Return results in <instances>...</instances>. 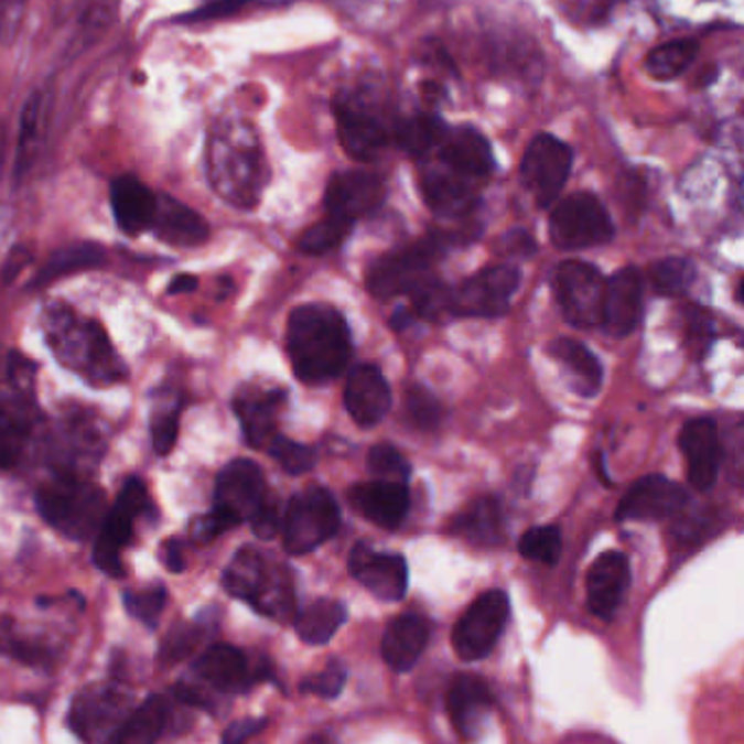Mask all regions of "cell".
Here are the masks:
<instances>
[{
    "label": "cell",
    "mask_w": 744,
    "mask_h": 744,
    "mask_svg": "<svg viewBox=\"0 0 744 744\" xmlns=\"http://www.w3.org/2000/svg\"><path fill=\"white\" fill-rule=\"evenodd\" d=\"M425 204L441 216L467 214L476 193L494 171V153L487 138L474 127H445L436 147L420 160Z\"/></svg>",
    "instance_id": "1"
},
{
    "label": "cell",
    "mask_w": 744,
    "mask_h": 744,
    "mask_svg": "<svg viewBox=\"0 0 744 744\" xmlns=\"http://www.w3.org/2000/svg\"><path fill=\"white\" fill-rule=\"evenodd\" d=\"M287 349L302 382H330L343 374L352 358L347 321L325 304L300 306L289 317Z\"/></svg>",
    "instance_id": "2"
},
{
    "label": "cell",
    "mask_w": 744,
    "mask_h": 744,
    "mask_svg": "<svg viewBox=\"0 0 744 744\" xmlns=\"http://www.w3.org/2000/svg\"><path fill=\"white\" fill-rule=\"evenodd\" d=\"M44 334L60 363L95 387H109L127 376V367L97 321L79 320L73 311L51 309Z\"/></svg>",
    "instance_id": "3"
},
{
    "label": "cell",
    "mask_w": 744,
    "mask_h": 744,
    "mask_svg": "<svg viewBox=\"0 0 744 744\" xmlns=\"http://www.w3.org/2000/svg\"><path fill=\"white\" fill-rule=\"evenodd\" d=\"M208 173L218 197L249 211L265 186V158L256 131L245 122L218 125L208 144Z\"/></svg>",
    "instance_id": "4"
},
{
    "label": "cell",
    "mask_w": 744,
    "mask_h": 744,
    "mask_svg": "<svg viewBox=\"0 0 744 744\" xmlns=\"http://www.w3.org/2000/svg\"><path fill=\"white\" fill-rule=\"evenodd\" d=\"M223 587L229 596L245 601L271 621L287 623L295 616L291 570L254 546L240 548L227 563L223 572Z\"/></svg>",
    "instance_id": "5"
},
{
    "label": "cell",
    "mask_w": 744,
    "mask_h": 744,
    "mask_svg": "<svg viewBox=\"0 0 744 744\" xmlns=\"http://www.w3.org/2000/svg\"><path fill=\"white\" fill-rule=\"evenodd\" d=\"M35 507L55 531L82 541L99 531L107 500L104 489L86 476L57 474L35 494Z\"/></svg>",
    "instance_id": "6"
},
{
    "label": "cell",
    "mask_w": 744,
    "mask_h": 744,
    "mask_svg": "<svg viewBox=\"0 0 744 744\" xmlns=\"http://www.w3.org/2000/svg\"><path fill=\"white\" fill-rule=\"evenodd\" d=\"M151 511L153 503L144 481L138 476H129L122 483L116 503L107 509L95 541L93 559L107 576L118 579L125 574L120 552L133 541L136 522L149 516Z\"/></svg>",
    "instance_id": "7"
},
{
    "label": "cell",
    "mask_w": 744,
    "mask_h": 744,
    "mask_svg": "<svg viewBox=\"0 0 744 744\" xmlns=\"http://www.w3.org/2000/svg\"><path fill=\"white\" fill-rule=\"evenodd\" d=\"M548 229L552 245L563 251L592 249L614 238L612 216L592 193H574L561 200L550 214Z\"/></svg>",
    "instance_id": "8"
},
{
    "label": "cell",
    "mask_w": 744,
    "mask_h": 744,
    "mask_svg": "<svg viewBox=\"0 0 744 744\" xmlns=\"http://www.w3.org/2000/svg\"><path fill=\"white\" fill-rule=\"evenodd\" d=\"M341 527V511L334 496L323 487H309L295 494L287 507L282 532L291 554H309Z\"/></svg>",
    "instance_id": "9"
},
{
    "label": "cell",
    "mask_w": 744,
    "mask_h": 744,
    "mask_svg": "<svg viewBox=\"0 0 744 744\" xmlns=\"http://www.w3.org/2000/svg\"><path fill=\"white\" fill-rule=\"evenodd\" d=\"M552 284L565 321L581 330L601 325L605 278L594 265L565 260L557 267Z\"/></svg>",
    "instance_id": "10"
},
{
    "label": "cell",
    "mask_w": 744,
    "mask_h": 744,
    "mask_svg": "<svg viewBox=\"0 0 744 744\" xmlns=\"http://www.w3.org/2000/svg\"><path fill=\"white\" fill-rule=\"evenodd\" d=\"M572 171V149L550 133H537L529 142L522 164L520 180L539 208L552 206Z\"/></svg>",
    "instance_id": "11"
},
{
    "label": "cell",
    "mask_w": 744,
    "mask_h": 744,
    "mask_svg": "<svg viewBox=\"0 0 744 744\" xmlns=\"http://www.w3.org/2000/svg\"><path fill=\"white\" fill-rule=\"evenodd\" d=\"M520 282L522 276L511 265L487 267L450 291V313L456 317H498L507 313Z\"/></svg>",
    "instance_id": "12"
},
{
    "label": "cell",
    "mask_w": 744,
    "mask_h": 744,
    "mask_svg": "<svg viewBox=\"0 0 744 744\" xmlns=\"http://www.w3.org/2000/svg\"><path fill=\"white\" fill-rule=\"evenodd\" d=\"M131 708V697L114 683H95L82 690L68 712V727L86 743H111Z\"/></svg>",
    "instance_id": "13"
},
{
    "label": "cell",
    "mask_w": 744,
    "mask_h": 744,
    "mask_svg": "<svg viewBox=\"0 0 744 744\" xmlns=\"http://www.w3.org/2000/svg\"><path fill=\"white\" fill-rule=\"evenodd\" d=\"M441 249L443 242L439 238H425L409 249L387 254L369 269L367 287L371 295L378 300L409 295L428 280V271L439 258Z\"/></svg>",
    "instance_id": "14"
},
{
    "label": "cell",
    "mask_w": 744,
    "mask_h": 744,
    "mask_svg": "<svg viewBox=\"0 0 744 744\" xmlns=\"http://www.w3.org/2000/svg\"><path fill=\"white\" fill-rule=\"evenodd\" d=\"M509 621V596L489 590L478 596L454 627L452 644L461 659L476 661L492 653Z\"/></svg>",
    "instance_id": "15"
},
{
    "label": "cell",
    "mask_w": 744,
    "mask_h": 744,
    "mask_svg": "<svg viewBox=\"0 0 744 744\" xmlns=\"http://www.w3.org/2000/svg\"><path fill=\"white\" fill-rule=\"evenodd\" d=\"M387 200L385 180L376 173L352 169L334 173L325 188V211L330 216L343 218L347 223H356L376 213Z\"/></svg>",
    "instance_id": "16"
},
{
    "label": "cell",
    "mask_w": 744,
    "mask_h": 744,
    "mask_svg": "<svg viewBox=\"0 0 744 744\" xmlns=\"http://www.w3.org/2000/svg\"><path fill=\"white\" fill-rule=\"evenodd\" d=\"M195 675L223 694H242L249 692L256 683L269 677L267 666L251 664L249 657L229 644H214L206 648L193 664Z\"/></svg>",
    "instance_id": "17"
},
{
    "label": "cell",
    "mask_w": 744,
    "mask_h": 744,
    "mask_svg": "<svg viewBox=\"0 0 744 744\" xmlns=\"http://www.w3.org/2000/svg\"><path fill=\"white\" fill-rule=\"evenodd\" d=\"M688 492L661 474L636 481L616 509L621 522H659L688 507Z\"/></svg>",
    "instance_id": "18"
},
{
    "label": "cell",
    "mask_w": 744,
    "mask_h": 744,
    "mask_svg": "<svg viewBox=\"0 0 744 744\" xmlns=\"http://www.w3.org/2000/svg\"><path fill=\"white\" fill-rule=\"evenodd\" d=\"M267 496L265 474L249 459L229 461L216 476L214 507L227 514L236 525H242Z\"/></svg>",
    "instance_id": "19"
},
{
    "label": "cell",
    "mask_w": 744,
    "mask_h": 744,
    "mask_svg": "<svg viewBox=\"0 0 744 744\" xmlns=\"http://www.w3.org/2000/svg\"><path fill=\"white\" fill-rule=\"evenodd\" d=\"M349 574L380 601H400L409 587V565L402 554L376 552L356 543L349 554Z\"/></svg>",
    "instance_id": "20"
},
{
    "label": "cell",
    "mask_w": 744,
    "mask_h": 744,
    "mask_svg": "<svg viewBox=\"0 0 744 744\" xmlns=\"http://www.w3.org/2000/svg\"><path fill=\"white\" fill-rule=\"evenodd\" d=\"M688 465V481L697 492H710L719 478L723 448L719 425L710 418H697L683 425L679 436Z\"/></svg>",
    "instance_id": "21"
},
{
    "label": "cell",
    "mask_w": 744,
    "mask_h": 744,
    "mask_svg": "<svg viewBox=\"0 0 744 744\" xmlns=\"http://www.w3.org/2000/svg\"><path fill=\"white\" fill-rule=\"evenodd\" d=\"M334 116L341 144L354 160L371 162L389 144V129L367 107L343 99L334 104Z\"/></svg>",
    "instance_id": "22"
},
{
    "label": "cell",
    "mask_w": 744,
    "mask_h": 744,
    "mask_svg": "<svg viewBox=\"0 0 744 744\" xmlns=\"http://www.w3.org/2000/svg\"><path fill=\"white\" fill-rule=\"evenodd\" d=\"M349 503L371 525L393 531L409 514L411 494L407 483L376 478L371 483H358L349 489Z\"/></svg>",
    "instance_id": "23"
},
{
    "label": "cell",
    "mask_w": 744,
    "mask_h": 744,
    "mask_svg": "<svg viewBox=\"0 0 744 744\" xmlns=\"http://www.w3.org/2000/svg\"><path fill=\"white\" fill-rule=\"evenodd\" d=\"M632 570L625 552H603L587 572V607L596 618L610 621L629 587Z\"/></svg>",
    "instance_id": "24"
},
{
    "label": "cell",
    "mask_w": 744,
    "mask_h": 744,
    "mask_svg": "<svg viewBox=\"0 0 744 744\" xmlns=\"http://www.w3.org/2000/svg\"><path fill=\"white\" fill-rule=\"evenodd\" d=\"M641 273L636 267L616 271L605 280L601 325L616 338L629 336L641 320Z\"/></svg>",
    "instance_id": "25"
},
{
    "label": "cell",
    "mask_w": 744,
    "mask_h": 744,
    "mask_svg": "<svg viewBox=\"0 0 744 744\" xmlns=\"http://www.w3.org/2000/svg\"><path fill=\"white\" fill-rule=\"evenodd\" d=\"M345 409L363 428L382 422L391 409V389L376 365H358L345 385Z\"/></svg>",
    "instance_id": "26"
},
{
    "label": "cell",
    "mask_w": 744,
    "mask_h": 744,
    "mask_svg": "<svg viewBox=\"0 0 744 744\" xmlns=\"http://www.w3.org/2000/svg\"><path fill=\"white\" fill-rule=\"evenodd\" d=\"M284 400L287 396L280 389L245 387L236 393L234 413L240 422L245 441L251 448H267V443L276 436L278 413Z\"/></svg>",
    "instance_id": "27"
},
{
    "label": "cell",
    "mask_w": 744,
    "mask_h": 744,
    "mask_svg": "<svg viewBox=\"0 0 744 744\" xmlns=\"http://www.w3.org/2000/svg\"><path fill=\"white\" fill-rule=\"evenodd\" d=\"M445 705L454 727L463 736L474 738L476 732L483 727V721L494 710V694L481 677L456 675L448 688Z\"/></svg>",
    "instance_id": "28"
},
{
    "label": "cell",
    "mask_w": 744,
    "mask_h": 744,
    "mask_svg": "<svg viewBox=\"0 0 744 744\" xmlns=\"http://www.w3.org/2000/svg\"><path fill=\"white\" fill-rule=\"evenodd\" d=\"M109 202L114 218L125 234L138 236L151 229L158 208V195L133 175H120L111 182Z\"/></svg>",
    "instance_id": "29"
},
{
    "label": "cell",
    "mask_w": 744,
    "mask_h": 744,
    "mask_svg": "<svg viewBox=\"0 0 744 744\" xmlns=\"http://www.w3.org/2000/svg\"><path fill=\"white\" fill-rule=\"evenodd\" d=\"M151 229L160 240L175 247H197L211 236V227L202 214L191 211L169 195L158 197Z\"/></svg>",
    "instance_id": "30"
},
{
    "label": "cell",
    "mask_w": 744,
    "mask_h": 744,
    "mask_svg": "<svg viewBox=\"0 0 744 744\" xmlns=\"http://www.w3.org/2000/svg\"><path fill=\"white\" fill-rule=\"evenodd\" d=\"M430 638L428 621L420 614H402L393 618L382 638V657L398 670L409 672L424 653Z\"/></svg>",
    "instance_id": "31"
},
{
    "label": "cell",
    "mask_w": 744,
    "mask_h": 744,
    "mask_svg": "<svg viewBox=\"0 0 744 744\" xmlns=\"http://www.w3.org/2000/svg\"><path fill=\"white\" fill-rule=\"evenodd\" d=\"M173 725V699L151 694L138 710L129 712L122 725L111 736V743L149 744L166 736Z\"/></svg>",
    "instance_id": "32"
},
{
    "label": "cell",
    "mask_w": 744,
    "mask_h": 744,
    "mask_svg": "<svg viewBox=\"0 0 744 744\" xmlns=\"http://www.w3.org/2000/svg\"><path fill=\"white\" fill-rule=\"evenodd\" d=\"M548 354L570 376V389L583 398H594L603 387V367L599 358L574 338H557L548 345Z\"/></svg>",
    "instance_id": "33"
},
{
    "label": "cell",
    "mask_w": 744,
    "mask_h": 744,
    "mask_svg": "<svg viewBox=\"0 0 744 744\" xmlns=\"http://www.w3.org/2000/svg\"><path fill=\"white\" fill-rule=\"evenodd\" d=\"M452 531L463 535L476 546H498L505 539L503 507L496 498L485 496L470 505L452 525Z\"/></svg>",
    "instance_id": "34"
},
{
    "label": "cell",
    "mask_w": 744,
    "mask_h": 744,
    "mask_svg": "<svg viewBox=\"0 0 744 744\" xmlns=\"http://www.w3.org/2000/svg\"><path fill=\"white\" fill-rule=\"evenodd\" d=\"M104 260H106V251L95 242L68 245L48 258V262L33 278L31 287H46L64 276L86 271V269H97L104 265Z\"/></svg>",
    "instance_id": "35"
},
{
    "label": "cell",
    "mask_w": 744,
    "mask_h": 744,
    "mask_svg": "<svg viewBox=\"0 0 744 744\" xmlns=\"http://www.w3.org/2000/svg\"><path fill=\"white\" fill-rule=\"evenodd\" d=\"M347 621V607L334 599H317L295 618V632L306 644L320 646L341 629Z\"/></svg>",
    "instance_id": "36"
},
{
    "label": "cell",
    "mask_w": 744,
    "mask_h": 744,
    "mask_svg": "<svg viewBox=\"0 0 744 744\" xmlns=\"http://www.w3.org/2000/svg\"><path fill=\"white\" fill-rule=\"evenodd\" d=\"M445 122L432 114H418L402 120L393 133L400 149H405L411 158L422 160L430 153L445 131Z\"/></svg>",
    "instance_id": "37"
},
{
    "label": "cell",
    "mask_w": 744,
    "mask_h": 744,
    "mask_svg": "<svg viewBox=\"0 0 744 744\" xmlns=\"http://www.w3.org/2000/svg\"><path fill=\"white\" fill-rule=\"evenodd\" d=\"M699 44L694 40H677L653 48L646 57V71L659 82H670L681 77L688 66L694 62Z\"/></svg>",
    "instance_id": "38"
},
{
    "label": "cell",
    "mask_w": 744,
    "mask_h": 744,
    "mask_svg": "<svg viewBox=\"0 0 744 744\" xmlns=\"http://www.w3.org/2000/svg\"><path fill=\"white\" fill-rule=\"evenodd\" d=\"M44 131V97L40 93H33L31 99L24 104L20 116V136H18V158H15V173L24 175V171L31 166L37 147L42 142Z\"/></svg>",
    "instance_id": "39"
},
{
    "label": "cell",
    "mask_w": 744,
    "mask_h": 744,
    "mask_svg": "<svg viewBox=\"0 0 744 744\" xmlns=\"http://www.w3.org/2000/svg\"><path fill=\"white\" fill-rule=\"evenodd\" d=\"M697 278V267L688 258H664L650 267V282L659 295H683Z\"/></svg>",
    "instance_id": "40"
},
{
    "label": "cell",
    "mask_w": 744,
    "mask_h": 744,
    "mask_svg": "<svg viewBox=\"0 0 744 744\" xmlns=\"http://www.w3.org/2000/svg\"><path fill=\"white\" fill-rule=\"evenodd\" d=\"M166 599H169V592H166L164 583H153L151 587H144V590L122 592L125 612L149 629L158 627L160 616L166 607Z\"/></svg>",
    "instance_id": "41"
},
{
    "label": "cell",
    "mask_w": 744,
    "mask_h": 744,
    "mask_svg": "<svg viewBox=\"0 0 744 744\" xmlns=\"http://www.w3.org/2000/svg\"><path fill=\"white\" fill-rule=\"evenodd\" d=\"M352 229V223L343 220V218H336V216H325L320 223L311 225L302 238H300V249L304 254H311V256H321V254H327L332 249H336L345 236L349 234Z\"/></svg>",
    "instance_id": "42"
},
{
    "label": "cell",
    "mask_w": 744,
    "mask_h": 744,
    "mask_svg": "<svg viewBox=\"0 0 744 744\" xmlns=\"http://www.w3.org/2000/svg\"><path fill=\"white\" fill-rule=\"evenodd\" d=\"M267 450L282 465V470L287 474H293V476L311 472L315 467V463H317L315 448L298 443V441H293L289 436H282V434H276L267 443Z\"/></svg>",
    "instance_id": "43"
},
{
    "label": "cell",
    "mask_w": 744,
    "mask_h": 744,
    "mask_svg": "<svg viewBox=\"0 0 744 744\" xmlns=\"http://www.w3.org/2000/svg\"><path fill=\"white\" fill-rule=\"evenodd\" d=\"M0 653L18 659L20 664L33 666V668H44L53 661V653L44 644L31 641V638H24V636L15 634L9 625V621H4V625H0Z\"/></svg>",
    "instance_id": "44"
},
{
    "label": "cell",
    "mask_w": 744,
    "mask_h": 744,
    "mask_svg": "<svg viewBox=\"0 0 744 744\" xmlns=\"http://www.w3.org/2000/svg\"><path fill=\"white\" fill-rule=\"evenodd\" d=\"M204 629L200 623H182V625H175L166 638L162 641L160 650H158V661L162 666H171V664H177L182 659H186L188 655L195 653V648L202 644L204 639Z\"/></svg>",
    "instance_id": "45"
},
{
    "label": "cell",
    "mask_w": 744,
    "mask_h": 744,
    "mask_svg": "<svg viewBox=\"0 0 744 744\" xmlns=\"http://www.w3.org/2000/svg\"><path fill=\"white\" fill-rule=\"evenodd\" d=\"M518 548L525 559L554 565L561 557V532L557 527H535L522 535Z\"/></svg>",
    "instance_id": "46"
},
{
    "label": "cell",
    "mask_w": 744,
    "mask_h": 744,
    "mask_svg": "<svg viewBox=\"0 0 744 744\" xmlns=\"http://www.w3.org/2000/svg\"><path fill=\"white\" fill-rule=\"evenodd\" d=\"M367 465L369 472L376 478L382 481H400L407 483L411 476V465L409 461L402 456V452L398 448H393L391 443H378L369 450L367 456Z\"/></svg>",
    "instance_id": "47"
},
{
    "label": "cell",
    "mask_w": 744,
    "mask_h": 744,
    "mask_svg": "<svg viewBox=\"0 0 744 744\" xmlns=\"http://www.w3.org/2000/svg\"><path fill=\"white\" fill-rule=\"evenodd\" d=\"M180 436V407H162L151 416V439L160 456L171 454Z\"/></svg>",
    "instance_id": "48"
},
{
    "label": "cell",
    "mask_w": 744,
    "mask_h": 744,
    "mask_svg": "<svg viewBox=\"0 0 744 744\" xmlns=\"http://www.w3.org/2000/svg\"><path fill=\"white\" fill-rule=\"evenodd\" d=\"M407 418L416 428L430 430L441 420V405L424 387H411L407 391Z\"/></svg>",
    "instance_id": "49"
},
{
    "label": "cell",
    "mask_w": 744,
    "mask_h": 744,
    "mask_svg": "<svg viewBox=\"0 0 744 744\" xmlns=\"http://www.w3.org/2000/svg\"><path fill=\"white\" fill-rule=\"evenodd\" d=\"M345 679H347L345 668L338 661H330L323 672L302 681V690L323 697V699H334L341 694Z\"/></svg>",
    "instance_id": "50"
},
{
    "label": "cell",
    "mask_w": 744,
    "mask_h": 744,
    "mask_svg": "<svg viewBox=\"0 0 744 744\" xmlns=\"http://www.w3.org/2000/svg\"><path fill=\"white\" fill-rule=\"evenodd\" d=\"M251 522V529L262 537V539H271L276 537V532L280 531L282 527V518H280V507H278V500L271 498L269 494L262 498V503L258 505V509L251 514L249 518Z\"/></svg>",
    "instance_id": "51"
},
{
    "label": "cell",
    "mask_w": 744,
    "mask_h": 744,
    "mask_svg": "<svg viewBox=\"0 0 744 744\" xmlns=\"http://www.w3.org/2000/svg\"><path fill=\"white\" fill-rule=\"evenodd\" d=\"M267 727V719H242L231 723L225 734H223V743L238 744L254 738L256 734H260Z\"/></svg>",
    "instance_id": "52"
},
{
    "label": "cell",
    "mask_w": 744,
    "mask_h": 744,
    "mask_svg": "<svg viewBox=\"0 0 744 744\" xmlns=\"http://www.w3.org/2000/svg\"><path fill=\"white\" fill-rule=\"evenodd\" d=\"M247 0H208L202 9L193 11L188 20H213V18H225L236 13L240 7H245Z\"/></svg>",
    "instance_id": "53"
},
{
    "label": "cell",
    "mask_w": 744,
    "mask_h": 744,
    "mask_svg": "<svg viewBox=\"0 0 744 744\" xmlns=\"http://www.w3.org/2000/svg\"><path fill=\"white\" fill-rule=\"evenodd\" d=\"M162 563L166 565L169 572H184L186 568V554H184V543L177 537H171L162 543Z\"/></svg>",
    "instance_id": "54"
},
{
    "label": "cell",
    "mask_w": 744,
    "mask_h": 744,
    "mask_svg": "<svg viewBox=\"0 0 744 744\" xmlns=\"http://www.w3.org/2000/svg\"><path fill=\"white\" fill-rule=\"evenodd\" d=\"M26 441L9 434H0V470H11L24 450Z\"/></svg>",
    "instance_id": "55"
},
{
    "label": "cell",
    "mask_w": 744,
    "mask_h": 744,
    "mask_svg": "<svg viewBox=\"0 0 744 744\" xmlns=\"http://www.w3.org/2000/svg\"><path fill=\"white\" fill-rule=\"evenodd\" d=\"M505 251L511 254V256H525L527 258V256H531L532 251H535V245H532L529 234L514 231L505 240Z\"/></svg>",
    "instance_id": "56"
},
{
    "label": "cell",
    "mask_w": 744,
    "mask_h": 744,
    "mask_svg": "<svg viewBox=\"0 0 744 744\" xmlns=\"http://www.w3.org/2000/svg\"><path fill=\"white\" fill-rule=\"evenodd\" d=\"M197 287H200V280H197L195 276H191V273H182V276H177V278H173V280H171V284H169L166 293H169V295L193 293V291H197Z\"/></svg>",
    "instance_id": "57"
},
{
    "label": "cell",
    "mask_w": 744,
    "mask_h": 744,
    "mask_svg": "<svg viewBox=\"0 0 744 744\" xmlns=\"http://www.w3.org/2000/svg\"><path fill=\"white\" fill-rule=\"evenodd\" d=\"M29 262V256L24 254V249H15L13 254H11V258H9V262H7V267H4V280L9 282L24 265Z\"/></svg>",
    "instance_id": "58"
},
{
    "label": "cell",
    "mask_w": 744,
    "mask_h": 744,
    "mask_svg": "<svg viewBox=\"0 0 744 744\" xmlns=\"http://www.w3.org/2000/svg\"><path fill=\"white\" fill-rule=\"evenodd\" d=\"M391 323H393L396 330H405L407 325L413 323V313H409V311H398V313L393 315Z\"/></svg>",
    "instance_id": "59"
}]
</instances>
